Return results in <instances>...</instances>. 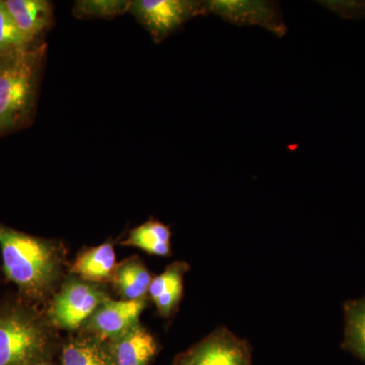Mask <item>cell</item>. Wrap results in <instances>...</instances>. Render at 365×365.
Wrapping results in <instances>:
<instances>
[{"label":"cell","instance_id":"1","mask_svg":"<svg viewBox=\"0 0 365 365\" xmlns=\"http://www.w3.org/2000/svg\"><path fill=\"white\" fill-rule=\"evenodd\" d=\"M0 250L4 275L20 299L36 306L54 295L66 262L61 245L0 222Z\"/></svg>","mask_w":365,"mask_h":365},{"label":"cell","instance_id":"2","mask_svg":"<svg viewBox=\"0 0 365 365\" xmlns=\"http://www.w3.org/2000/svg\"><path fill=\"white\" fill-rule=\"evenodd\" d=\"M55 327L35 304L20 299L0 304V365L53 362Z\"/></svg>","mask_w":365,"mask_h":365},{"label":"cell","instance_id":"3","mask_svg":"<svg viewBox=\"0 0 365 365\" xmlns=\"http://www.w3.org/2000/svg\"><path fill=\"white\" fill-rule=\"evenodd\" d=\"M45 52L39 42L0 55V135L20 128L31 117Z\"/></svg>","mask_w":365,"mask_h":365},{"label":"cell","instance_id":"4","mask_svg":"<svg viewBox=\"0 0 365 365\" xmlns=\"http://www.w3.org/2000/svg\"><path fill=\"white\" fill-rule=\"evenodd\" d=\"M107 297L109 295L97 283L71 277L53 295L46 314L55 328L76 331L81 329Z\"/></svg>","mask_w":365,"mask_h":365},{"label":"cell","instance_id":"5","mask_svg":"<svg viewBox=\"0 0 365 365\" xmlns=\"http://www.w3.org/2000/svg\"><path fill=\"white\" fill-rule=\"evenodd\" d=\"M128 13L133 14L150 33L155 42H162L184 24L206 13L204 1L194 0H134Z\"/></svg>","mask_w":365,"mask_h":365},{"label":"cell","instance_id":"6","mask_svg":"<svg viewBox=\"0 0 365 365\" xmlns=\"http://www.w3.org/2000/svg\"><path fill=\"white\" fill-rule=\"evenodd\" d=\"M174 365H252L251 346L228 329H216L178 354Z\"/></svg>","mask_w":365,"mask_h":365},{"label":"cell","instance_id":"7","mask_svg":"<svg viewBox=\"0 0 365 365\" xmlns=\"http://www.w3.org/2000/svg\"><path fill=\"white\" fill-rule=\"evenodd\" d=\"M206 13L220 16L240 26H260L277 37H283L287 26L278 6L268 1L246 0H211L204 1Z\"/></svg>","mask_w":365,"mask_h":365},{"label":"cell","instance_id":"8","mask_svg":"<svg viewBox=\"0 0 365 365\" xmlns=\"http://www.w3.org/2000/svg\"><path fill=\"white\" fill-rule=\"evenodd\" d=\"M148 304V297L135 300H115L107 297L91 318L81 327V332L109 341L139 323Z\"/></svg>","mask_w":365,"mask_h":365},{"label":"cell","instance_id":"9","mask_svg":"<svg viewBox=\"0 0 365 365\" xmlns=\"http://www.w3.org/2000/svg\"><path fill=\"white\" fill-rule=\"evenodd\" d=\"M107 342L112 365H150L157 356V340L140 323Z\"/></svg>","mask_w":365,"mask_h":365},{"label":"cell","instance_id":"10","mask_svg":"<svg viewBox=\"0 0 365 365\" xmlns=\"http://www.w3.org/2000/svg\"><path fill=\"white\" fill-rule=\"evenodd\" d=\"M20 32L31 43H39V38L51 26L53 6L46 0H4Z\"/></svg>","mask_w":365,"mask_h":365},{"label":"cell","instance_id":"11","mask_svg":"<svg viewBox=\"0 0 365 365\" xmlns=\"http://www.w3.org/2000/svg\"><path fill=\"white\" fill-rule=\"evenodd\" d=\"M188 269L186 262H174L151 281L148 294L160 316L170 317L177 309L182 299V280Z\"/></svg>","mask_w":365,"mask_h":365},{"label":"cell","instance_id":"12","mask_svg":"<svg viewBox=\"0 0 365 365\" xmlns=\"http://www.w3.org/2000/svg\"><path fill=\"white\" fill-rule=\"evenodd\" d=\"M116 267L114 246L108 242L79 255L72 265L71 272L88 282H107L112 280Z\"/></svg>","mask_w":365,"mask_h":365},{"label":"cell","instance_id":"13","mask_svg":"<svg viewBox=\"0 0 365 365\" xmlns=\"http://www.w3.org/2000/svg\"><path fill=\"white\" fill-rule=\"evenodd\" d=\"M61 365H112L107 342L81 332L62 345Z\"/></svg>","mask_w":365,"mask_h":365},{"label":"cell","instance_id":"14","mask_svg":"<svg viewBox=\"0 0 365 365\" xmlns=\"http://www.w3.org/2000/svg\"><path fill=\"white\" fill-rule=\"evenodd\" d=\"M153 279L150 271L137 258L119 264L112 278L118 292L127 300L145 299Z\"/></svg>","mask_w":365,"mask_h":365},{"label":"cell","instance_id":"15","mask_svg":"<svg viewBox=\"0 0 365 365\" xmlns=\"http://www.w3.org/2000/svg\"><path fill=\"white\" fill-rule=\"evenodd\" d=\"M170 230L163 223L151 220L134 228L121 242L123 246L137 247L151 255L165 257L170 254Z\"/></svg>","mask_w":365,"mask_h":365},{"label":"cell","instance_id":"16","mask_svg":"<svg viewBox=\"0 0 365 365\" xmlns=\"http://www.w3.org/2000/svg\"><path fill=\"white\" fill-rule=\"evenodd\" d=\"M344 313L343 347L365 362V297L346 302Z\"/></svg>","mask_w":365,"mask_h":365},{"label":"cell","instance_id":"17","mask_svg":"<svg viewBox=\"0 0 365 365\" xmlns=\"http://www.w3.org/2000/svg\"><path fill=\"white\" fill-rule=\"evenodd\" d=\"M130 1L125 0H81L73 6L79 19H111L128 13Z\"/></svg>","mask_w":365,"mask_h":365},{"label":"cell","instance_id":"18","mask_svg":"<svg viewBox=\"0 0 365 365\" xmlns=\"http://www.w3.org/2000/svg\"><path fill=\"white\" fill-rule=\"evenodd\" d=\"M36 43L29 42L16 26L11 14L0 1V55L23 49Z\"/></svg>","mask_w":365,"mask_h":365},{"label":"cell","instance_id":"19","mask_svg":"<svg viewBox=\"0 0 365 365\" xmlns=\"http://www.w3.org/2000/svg\"><path fill=\"white\" fill-rule=\"evenodd\" d=\"M37 365H54V362H46V364H41Z\"/></svg>","mask_w":365,"mask_h":365}]
</instances>
